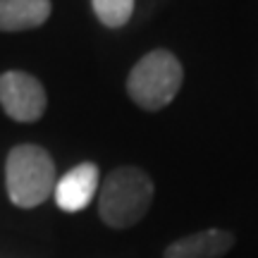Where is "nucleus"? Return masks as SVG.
Returning a JSON list of instances; mask_svg holds the SVG:
<instances>
[{"label": "nucleus", "instance_id": "f257e3e1", "mask_svg": "<svg viewBox=\"0 0 258 258\" xmlns=\"http://www.w3.org/2000/svg\"><path fill=\"white\" fill-rule=\"evenodd\" d=\"M153 203V182L139 167H117L98 191V215L112 230L134 227Z\"/></svg>", "mask_w": 258, "mask_h": 258}, {"label": "nucleus", "instance_id": "6e6552de", "mask_svg": "<svg viewBox=\"0 0 258 258\" xmlns=\"http://www.w3.org/2000/svg\"><path fill=\"white\" fill-rule=\"evenodd\" d=\"M91 5L96 17L112 29L127 24L134 12V0H91Z\"/></svg>", "mask_w": 258, "mask_h": 258}, {"label": "nucleus", "instance_id": "39448f33", "mask_svg": "<svg viewBox=\"0 0 258 258\" xmlns=\"http://www.w3.org/2000/svg\"><path fill=\"white\" fill-rule=\"evenodd\" d=\"M96 191H98V167L93 163H82L57 179L55 203L64 213H79L93 201Z\"/></svg>", "mask_w": 258, "mask_h": 258}, {"label": "nucleus", "instance_id": "7ed1b4c3", "mask_svg": "<svg viewBox=\"0 0 258 258\" xmlns=\"http://www.w3.org/2000/svg\"><path fill=\"white\" fill-rule=\"evenodd\" d=\"M184 79V70L170 50H153L129 72L127 91L144 110H160L175 101Z\"/></svg>", "mask_w": 258, "mask_h": 258}, {"label": "nucleus", "instance_id": "f03ea898", "mask_svg": "<svg viewBox=\"0 0 258 258\" xmlns=\"http://www.w3.org/2000/svg\"><path fill=\"white\" fill-rule=\"evenodd\" d=\"M55 163L46 148L22 144L10 151L5 186L10 201L19 208H36L55 191Z\"/></svg>", "mask_w": 258, "mask_h": 258}, {"label": "nucleus", "instance_id": "0eeeda50", "mask_svg": "<svg viewBox=\"0 0 258 258\" xmlns=\"http://www.w3.org/2000/svg\"><path fill=\"white\" fill-rule=\"evenodd\" d=\"M50 17V0H0V31L36 29Z\"/></svg>", "mask_w": 258, "mask_h": 258}, {"label": "nucleus", "instance_id": "423d86ee", "mask_svg": "<svg viewBox=\"0 0 258 258\" xmlns=\"http://www.w3.org/2000/svg\"><path fill=\"white\" fill-rule=\"evenodd\" d=\"M232 246H234V234L230 230L211 227L172 241L163 258H222L230 253Z\"/></svg>", "mask_w": 258, "mask_h": 258}, {"label": "nucleus", "instance_id": "20e7f679", "mask_svg": "<svg viewBox=\"0 0 258 258\" xmlns=\"http://www.w3.org/2000/svg\"><path fill=\"white\" fill-rule=\"evenodd\" d=\"M0 105L12 120L36 122L46 110V91L27 72H5L0 77Z\"/></svg>", "mask_w": 258, "mask_h": 258}]
</instances>
